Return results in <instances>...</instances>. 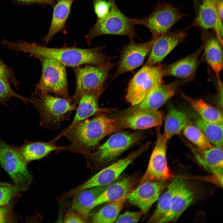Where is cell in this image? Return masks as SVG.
<instances>
[{"mask_svg": "<svg viewBox=\"0 0 223 223\" xmlns=\"http://www.w3.org/2000/svg\"><path fill=\"white\" fill-rule=\"evenodd\" d=\"M84 218L79 213L72 210L66 213L63 221L65 223H85Z\"/></svg>", "mask_w": 223, "mask_h": 223, "instance_id": "ab89813d", "label": "cell"}, {"mask_svg": "<svg viewBox=\"0 0 223 223\" xmlns=\"http://www.w3.org/2000/svg\"><path fill=\"white\" fill-rule=\"evenodd\" d=\"M203 49L202 45L196 51L171 64L162 65L164 77H175L185 81L193 80L200 61L199 57Z\"/></svg>", "mask_w": 223, "mask_h": 223, "instance_id": "44dd1931", "label": "cell"}, {"mask_svg": "<svg viewBox=\"0 0 223 223\" xmlns=\"http://www.w3.org/2000/svg\"><path fill=\"white\" fill-rule=\"evenodd\" d=\"M163 112L155 111H140L120 115L117 119L121 129H144L160 126L163 122Z\"/></svg>", "mask_w": 223, "mask_h": 223, "instance_id": "d6986e66", "label": "cell"}, {"mask_svg": "<svg viewBox=\"0 0 223 223\" xmlns=\"http://www.w3.org/2000/svg\"><path fill=\"white\" fill-rule=\"evenodd\" d=\"M74 0H59L54 6L50 28L42 41L46 46L55 35L59 32L65 33L66 21L69 16L71 7Z\"/></svg>", "mask_w": 223, "mask_h": 223, "instance_id": "d4e9b609", "label": "cell"}, {"mask_svg": "<svg viewBox=\"0 0 223 223\" xmlns=\"http://www.w3.org/2000/svg\"><path fill=\"white\" fill-rule=\"evenodd\" d=\"M189 27L172 32H168L153 40V43L145 65L152 66L162 61L187 36Z\"/></svg>", "mask_w": 223, "mask_h": 223, "instance_id": "5bb4252c", "label": "cell"}, {"mask_svg": "<svg viewBox=\"0 0 223 223\" xmlns=\"http://www.w3.org/2000/svg\"><path fill=\"white\" fill-rule=\"evenodd\" d=\"M156 128V140L150 158L146 171L140 183L147 181H164L172 177L168 167L166 159V150L168 141L160 128Z\"/></svg>", "mask_w": 223, "mask_h": 223, "instance_id": "7c38bea8", "label": "cell"}, {"mask_svg": "<svg viewBox=\"0 0 223 223\" xmlns=\"http://www.w3.org/2000/svg\"><path fill=\"white\" fill-rule=\"evenodd\" d=\"M177 179H174L167 186L166 191L159 197L156 208L148 222L160 223L168 213Z\"/></svg>", "mask_w": 223, "mask_h": 223, "instance_id": "f546056e", "label": "cell"}, {"mask_svg": "<svg viewBox=\"0 0 223 223\" xmlns=\"http://www.w3.org/2000/svg\"><path fill=\"white\" fill-rule=\"evenodd\" d=\"M55 142L52 140L49 142H28L21 147H18V149L22 158L28 164L31 161L47 156L52 152L56 151L57 153L63 146H57Z\"/></svg>", "mask_w": 223, "mask_h": 223, "instance_id": "484cf974", "label": "cell"}, {"mask_svg": "<svg viewBox=\"0 0 223 223\" xmlns=\"http://www.w3.org/2000/svg\"><path fill=\"white\" fill-rule=\"evenodd\" d=\"M121 129L116 118L101 113L94 118L81 121L67 129H63L53 140L57 141L65 136L71 144L57 153L69 151L89 156L106 136Z\"/></svg>", "mask_w": 223, "mask_h": 223, "instance_id": "7a4b0ae2", "label": "cell"}, {"mask_svg": "<svg viewBox=\"0 0 223 223\" xmlns=\"http://www.w3.org/2000/svg\"><path fill=\"white\" fill-rule=\"evenodd\" d=\"M2 183L1 182H0V184H1V183Z\"/></svg>", "mask_w": 223, "mask_h": 223, "instance_id": "f6af8a7d", "label": "cell"}, {"mask_svg": "<svg viewBox=\"0 0 223 223\" xmlns=\"http://www.w3.org/2000/svg\"><path fill=\"white\" fill-rule=\"evenodd\" d=\"M0 164L20 191L27 190L32 181L27 164L20 155L18 147L9 145L0 139Z\"/></svg>", "mask_w": 223, "mask_h": 223, "instance_id": "9c48e42d", "label": "cell"}, {"mask_svg": "<svg viewBox=\"0 0 223 223\" xmlns=\"http://www.w3.org/2000/svg\"><path fill=\"white\" fill-rule=\"evenodd\" d=\"M14 97L23 101L26 104L28 101L31 102V99H28L16 93L12 89L10 84L0 78V103L5 104L11 98Z\"/></svg>", "mask_w": 223, "mask_h": 223, "instance_id": "836d02e7", "label": "cell"}, {"mask_svg": "<svg viewBox=\"0 0 223 223\" xmlns=\"http://www.w3.org/2000/svg\"><path fill=\"white\" fill-rule=\"evenodd\" d=\"M142 134L140 132H120L112 135L103 144L98 146L89 156L99 164L110 162L139 141Z\"/></svg>", "mask_w": 223, "mask_h": 223, "instance_id": "8fae6325", "label": "cell"}, {"mask_svg": "<svg viewBox=\"0 0 223 223\" xmlns=\"http://www.w3.org/2000/svg\"><path fill=\"white\" fill-rule=\"evenodd\" d=\"M15 202L11 201L8 204L0 207V223H15L18 218L13 211Z\"/></svg>", "mask_w": 223, "mask_h": 223, "instance_id": "d590c367", "label": "cell"}, {"mask_svg": "<svg viewBox=\"0 0 223 223\" xmlns=\"http://www.w3.org/2000/svg\"><path fill=\"white\" fill-rule=\"evenodd\" d=\"M153 43L152 39L142 43H136L133 39L130 40L129 43L122 51L114 78L140 66L150 52Z\"/></svg>", "mask_w": 223, "mask_h": 223, "instance_id": "9a60e30c", "label": "cell"}, {"mask_svg": "<svg viewBox=\"0 0 223 223\" xmlns=\"http://www.w3.org/2000/svg\"><path fill=\"white\" fill-rule=\"evenodd\" d=\"M194 116L196 125L211 144L215 146L222 147L223 124L207 121L196 115Z\"/></svg>", "mask_w": 223, "mask_h": 223, "instance_id": "1f68e13d", "label": "cell"}, {"mask_svg": "<svg viewBox=\"0 0 223 223\" xmlns=\"http://www.w3.org/2000/svg\"><path fill=\"white\" fill-rule=\"evenodd\" d=\"M0 78L10 84L13 85L17 89L20 84L15 76L12 68L8 66L0 59Z\"/></svg>", "mask_w": 223, "mask_h": 223, "instance_id": "8d00e7d4", "label": "cell"}, {"mask_svg": "<svg viewBox=\"0 0 223 223\" xmlns=\"http://www.w3.org/2000/svg\"><path fill=\"white\" fill-rule=\"evenodd\" d=\"M11 50L30 54L36 58L41 56L55 60L65 67H76L84 65H91L109 70L114 65L111 58L102 51L104 46L90 48L75 47L51 48L34 42L23 41L11 42Z\"/></svg>", "mask_w": 223, "mask_h": 223, "instance_id": "6da1fadb", "label": "cell"}, {"mask_svg": "<svg viewBox=\"0 0 223 223\" xmlns=\"http://www.w3.org/2000/svg\"><path fill=\"white\" fill-rule=\"evenodd\" d=\"M104 90V89L94 90L82 96L77 105L73 120L70 124L64 129H69L76 124L92 116L108 110L100 108L98 106L99 98Z\"/></svg>", "mask_w": 223, "mask_h": 223, "instance_id": "cb8c5ba5", "label": "cell"}, {"mask_svg": "<svg viewBox=\"0 0 223 223\" xmlns=\"http://www.w3.org/2000/svg\"><path fill=\"white\" fill-rule=\"evenodd\" d=\"M182 131L185 137L197 147L205 150L214 146L196 125L187 123Z\"/></svg>", "mask_w": 223, "mask_h": 223, "instance_id": "d6a6232c", "label": "cell"}, {"mask_svg": "<svg viewBox=\"0 0 223 223\" xmlns=\"http://www.w3.org/2000/svg\"><path fill=\"white\" fill-rule=\"evenodd\" d=\"M216 2L218 13L221 20L223 21V0H216Z\"/></svg>", "mask_w": 223, "mask_h": 223, "instance_id": "60d3db41", "label": "cell"}, {"mask_svg": "<svg viewBox=\"0 0 223 223\" xmlns=\"http://www.w3.org/2000/svg\"><path fill=\"white\" fill-rule=\"evenodd\" d=\"M181 95L201 119L211 122L223 124L222 113L220 110L201 99L192 98L182 92Z\"/></svg>", "mask_w": 223, "mask_h": 223, "instance_id": "4316f807", "label": "cell"}, {"mask_svg": "<svg viewBox=\"0 0 223 223\" xmlns=\"http://www.w3.org/2000/svg\"><path fill=\"white\" fill-rule=\"evenodd\" d=\"M165 181H147L140 183L127 195V200L139 208L143 213L150 209L158 199L166 186Z\"/></svg>", "mask_w": 223, "mask_h": 223, "instance_id": "2e32d148", "label": "cell"}, {"mask_svg": "<svg viewBox=\"0 0 223 223\" xmlns=\"http://www.w3.org/2000/svg\"><path fill=\"white\" fill-rule=\"evenodd\" d=\"M195 194L186 181L177 178L170 210L160 223L176 221L193 201Z\"/></svg>", "mask_w": 223, "mask_h": 223, "instance_id": "e0dca14e", "label": "cell"}, {"mask_svg": "<svg viewBox=\"0 0 223 223\" xmlns=\"http://www.w3.org/2000/svg\"><path fill=\"white\" fill-rule=\"evenodd\" d=\"M107 0L111 4L109 12L104 17L97 19L93 27L85 36L87 44L90 45L94 38L103 35L125 36L130 40L139 38L133 18L127 17L120 11L115 0Z\"/></svg>", "mask_w": 223, "mask_h": 223, "instance_id": "277c9868", "label": "cell"}, {"mask_svg": "<svg viewBox=\"0 0 223 223\" xmlns=\"http://www.w3.org/2000/svg\"><path fill=\"white\" fill-rule=\"evenodd\" d=\"M127 195L121 199L110 202L103 206L93 216L91 222L97 223L115 222L127 200Z\"/></svg>", "mask_w": 223, "mask_h": 223, "instance_id": "f1b7e54d", "label": "cell"}, {"mask_svg": "<svg viewBox=\"0 0 223 223\" xmlns=\"http://www.w3.org/2000/svg\"><path fill=\"white\" fill-rule=\"evenodd\" d=\"M188 115L171 105L168 109L164 120L163 133L168 140L180 133L188 123Z\"/></svg>", "mask_w": 223, "mask_h": 223, "instance_id": "83f0119b", "label": "cell"}, {"mask_svg": "<svg viewBox=\"0 0 223 223\" xmlns=\"http://www.w3.org/2000/svg\"><path fill=\"white\" fill-rule=\"evenodd\" d=\"M184 141L198 163L206 170L222 181V147L214 146L211 148L203 150Z\"/></svg>", "mask_w": 223, "mask_h": 223, "instance_id": "7402d4cb", "label": "cell"}, {"mask_svg": "<svg viewBox=\"0 0 223 223\" xmlns=\"http://www.w3.org/2000/svg\"><path fill=\"white\" fill-rule=\"evenodd\" d=\"M23 2L27 3H36L42 4H48L45 0H18Z\"/></svg>", "mask_w": 223, "mask_h": 223, "instance_id": "b9f144b4", "label": "cell"}, {"mask_svg": "<svg viewBox=\"0 0 223 223\" xmlns=\"http://www.w3.org/2000/svg\"><path fill=\"white\" fill-rule=\"evenodd\" d=\"M187 15L181 13L178 7L167 2H159L148 16L133 18L135 25H143L151 32L154 39L169 31L171 27Z\"/></svg>", "mask_w": 223, "mask_h": 223, "instance_id": "52a82bcc", "label": "cell"}, {"mask_svg": "<svg viewBox=\"0 0 223 223\" xmlns=\"http://www.w3.org/2000/svg\"><path fill=\"white\" fill-rule=\"evenodd\" d=\"M36 58L41 63L42 71L36 89L44 93H53L70 99L66 67L50 58L41 56Z\"/></svg>", "mask_w": 223, "mask_h": 223, "instance_id": "5b68a950", "label": "cell"}, {"mask_svg": "<svg viewBox=\"0 0 223 223\" xmlns=\"http://www.w3.org/2000/svg\"><path fill=\"white\" fill-rule=\"evenodd\" d=\"M203 49L205 60L214 73L218 84L222 83L220 72L223 68V51L221 44L216 35L210 33L203 35Z\"/></svg>", "mask_w": 223, "mask_h": 223, "instance_id": "603a6c76", "label": "cell"}, {"mask_svg": "<svg viewBox=\"0 0 223 223\" xmlns=\"http://www.w3.org/2000/svg\"><path fill=\"white\" fill-rule=\"evenodd\" d=\"M201 2L193 24L205 30L213 29L223 45V21L217 10L216 0H202Z\"/></svg>", "mask_w": 223, "mask_h": 223, "instance_id": "ac0fdd59", "label": "cell"}, {"mask_svg": "<svg viewBox=\"0 0 223 223\" xmlns=\"http://www.w3.org/2000/svg\"><path fill=\"white\" fill-rule=\"evenodd\" d=\"M31 100L39 113L41 126L53 130L60 129L77 107L70 99L44 93L36 89L32 94Z\"/></svg>", "mask_w": 223, "mask_h": 223, "instance_id": "3957f363", "label": "cell"}, {"mask_svg": "<svg viewBox=\"0 0 223 223\" xmlns=\"http://www.w3.org/2000/svg\"><path fill=\"white\" fill-rule=\"evenodd\" d=\"M74 68L76 86L75 92L70 100L77 107L81 98L85 94L94 90L105 89L104 85L109 70L91 65Z\"/></svg>", "mask_w": 223, "mask_h": 223, "instance_id": "30bf717a", "label": "cell"}, {"mask_svg": "<svg viewBox=\"0 0 223 223\" xmlns=\"http://www.w3.org/2000/svg\"><path fill=\"white\" fill-rule=\"evenodd\" d=\"M93 6L94 12L97 19L105 16L109 12L111 4L107 0H93Z\"/></svg>", "mask_w": 223, "mask_h": 223, "instance_id": "74e56055", "label": "cell"}, {"mask_svg": "<svg viewBox=\"0 0 223 223\" xmlns=\"http://www.w3.org/2000/svg\"><path fill=\"white\" fill-rule=\"evenodd\" d=\"M162 65H145L130 81L125 98L132 106L140 103L151 91L163 84Z\"/></svg>", "mask_w": 223, "mask_h": 223, "instance_id": "8992f818", "label": "cell"}, {"mask_svg": "<svg viewBox=\"0 0 223 223\" xmlns=\"http://www.w3.org/2000/svg\"><path fill=\"white\" fill-rule=\"evenodd\" d=\"M194 1L196 2V3H199V2H201L202 0H194Z\"/></svg>", "mask_w": 223, "mask_h": 223, "instance_id": "ee69618b", "label": "cell"}, {"mask_svg": "<svg viewBox=\"0 0 223 223\" xmlns=\"http://www.w3.org/2000/svg\"><path fill=\"white\" fill-rule=\"evenodd\" d=\"M149 144H145L125 158L102 169L79 186L66 193V196L70 198L84 190L113 183L136 158L146 151Z\"/></svg>", "mask_w": 223, "mask_h": 223, "instance_id": "ba28073f", "label": "cell"}, {"mask_svg": "<svg viewBox=\"0 0 223 223\" xmlns=\"http://www.w3.org/2000/svg\"><path fill=\"white\" fill-rule=\"evenodd\" d=\"M136 176H129L109 185L102 193L85 210L83 216H87L91 210L105 203L121 199L133 190L137 182Z\"/></svg>", "mask_w": 223, "mask_h": 223, "instance_id": "ffe728a7", "label": "cell"}, {"mask_svg": "<svg viewBox=\"0 0 223 223\" xmlns=\"http://www.w3.org/2000/svg\"><path fill=\"white\" fill-rule=\"evenodd\" d=\"M141 210L137 212H126L118 216L116 223H136L138 222L142 215Z\"/></svg>", "mask_w": 223, "mask_h": 223, "instance_id": "f35d334b", "label": "cell"}, {"mask_svg": "<svg viewBox=\"0 0 223 223\" xmlns=\"http://www.w3.org/2000/svg\"><path fill=\"white\" fill-rule=\"evenodd\" d=\"M20 191L15 186L8 183L0 184V207L9 203Z\"/></svg>", "mask_w": 223, "mask_h": 223, "instance_id": "e575fe53", "label": "cell"}, {"mask_svg": "<svg viewBox=\"0 0 223 223\" xmlns=\"http://www.w3.org/2000/svg\"><path fill=\"white\" fill-rule=\"evenodd\" d=\"M48 3V5H50L53 7L55 4V2L57 0H45Z\"/></svg>", "mask_w": 223, "mask_h": 223, "instance_id": "7bdbcfd3", "label": "cell"}, {"mask_svg": "<svg viewBox=\"0 0 223 223\" xmlns=\"http://www.w3.org/2000/svg\"><path fill=\"white\" fill-rule=\"evenodd\" d=\"M182 82L176 80L170 83L159 85L150 92L138 104L122 112L125 115L140 111H155L173 96L178 90Z\"/></svg>", "mask_w": 223, "mask_h": 223, "instance_id": "4fadbf2b", "label": "cell"}, {"mask_svg": "<svg viewBox=\"0 0 223 223\" xmlns=\"http://www.w3.org/2000/svg\"><path fill=\"white\" fill-rule=\"evenodd\" d=\"M109 185L90 188L80 191L74 196L71 205L72 210L77 212L83 216L85 209Z\"/></svg>", "mask_w": 223, "mask_h": 223, "instance_id": "4dcf8cb0", "label": "cell"}]
</instances>
